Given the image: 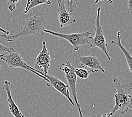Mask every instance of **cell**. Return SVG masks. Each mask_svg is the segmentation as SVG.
I'll return each instance as SVG.
<instances>
[{"label":"cell","mask_w":132,"mask_h":117,"mask_svg":"<svg viewBox=\"0 0 132 117\" xmlns=\"http://www.w3.org/2000/svg\"><path fill=\"white\" fill-rule=\"evenodd\" d=\"M27 14L19 32L8 35L3 33L0 34V38H4L9 42H14L29 36L43 37L46 27L45 14L35 9L29 11Z\"/></svg>","instance_id":"1"},{"label":"cell","mask_w":132,"mask_h":117,"mask_svg":"<svg viewBox=\"0 0 132 117\" xmlns=\"http://www.w3.org/2000/svg\"><path fill=\"white\" fill-rule=\"evenodd\" d=\"M113 82L116 90L114 95L115 105L112 107L110 114L112 116L116 112L119 111L120 114H124L129 109H132L131 92L132 90L131 83H123L115 77Z\"/></svg>","instance_id":"2"},{"label":"cell","mask_w":132,"mask_h":117,"mask_svg":"<svg viewBox=\"0 0 132 117\" xmlns=\"http://www.w3.org/2000/svg\"><path fill=\"white\" fill-rule=\"evenodd\" d=\"M0 60L4 61L10 68H21L30 72L42 78L45 81H47V79L45 77L43 72L38 71L32 66L28 65L24 61L23 58L18 51L14 49L9 52H5L0 55Z\"/></svg>","instance_id":"3"},{"label":"cell","mask_w":132,"mask_h":117,"mask_svg":"<svg viewBox=\"0 0 132 117\" xmlns=\"http://www.w3.org/2000/svg\"><path fill=\"white\" fill-rule=\"evenodd\" d=\"M44 32L46 33L51 34L53 36L67 41L68 42L70 43L75 51H77L79 50L80 46L87 45H89V40L92 38V33L89 31L69 34L59 33L46 29H44Z\"/></svg>","instance_id":"4"},{"label":"cell","mask_w":132,"mask_h":117,"mask_svg":"<svg viewBox=\"0 0 132 117\" xmlns=\"http://www.w3.org/2000/svg\"><path fill=\"white\" fill-rule=\"evenodd\" d=\"M101 11V7L97 8V15L95 20V34L94 37H92V38L89 40V45L90 48L97 47V48H98L100 50H101L107 57L108 61H110L112 59L108 53V51H107L108 44L106 43L105 37L100 23Z\"/></svg>","instance_id":"5"},{"label":"cell","mask_w":132,"mask_h":117,"mask_svg":"<svg viewBox=\"0 0 132 117\" xmlns=\"http://www.w3.org/2000/svg\"><path fill=\"white\" fill-rule=\"evenodd\" d=\"M34 67L36 70L43 72L45 74H47L52 62L51 57L50 56L45 41L42 42V49L38 55L34 60Z\"/></svg>","instance_id":"6"},{"label":"cell","mask_w":132,"mask_h":117,"mask_svg":"<svg viewBox=\"0 0 132 117\" xmlns=\"http://www.w3.org/2000/svg\"><path fill=\"white\" fill-rule=\"evenodd\" d=\"M77 61L80 63V68H88L90 69V72L93 73H97L99 71H101L103 73L109 75L101 64L98 58L95 54H91L85 56H81L79 55V59L77 61H75V63Z\"/></svg>","instance_id":"7"},{"label":"cell","mask_w":132,"mask_h":117,"mask_svg":"<svg viewBox=\"0 0 132 117\" xmlns=\"http://www.w3.org/2000/svg\"><path fill=\"white\" fill-rule=\"evenodd\" d=\"M45 77L47 79L46 86L48 87H53L59 92L61 95L65 96L72 105H75V103L70 95L69 85L65 84L64 82L60 80L57 77L53 75L45 74Z\"/></svg>","instance_id":"8"},{"label":"cell","mask_w":132,"mask_h":117,"mask_svg":"<svg viewBox=\"0 0 132 117\" xmlns=\"http://www.w3.org/2000/svg\"><path fill=\"white\" fill-rule=\"evenodd\" d=\"M75 62H71L70 64V72L68 74H65V78L68 82L69 87L71 91V93L73 94V96L74 98V102L77 107L79 113V117H85L83 114V111L81 109L80 104L78 102V100L77 98V76L75 74L74 72V64Z\"/></svg>","instance_id":"9"},{"label":"cell","mask_w":132,"mask_h":117,"mask_svg":"<svg viewBox=\"0 0 132 117\" xmlns=\"http://www.w3.org/2000/svg\"><path fill=\"white\" fill-rule=\"evenodd\" d=\"M57 11L58 14V20L61 28L67 27L74 24L76 21L71 13L68 11L62 0L57 1Z\"/></svg>","instance_id":"10"},{"label":"cell","mask_w":132,"mask_h":117,"mask_svg":"<svg viewBox=\"0 0 132 117\" xmlns=\"http://www.w3.org/2000/svg\"><path fill=\"white\" fill-rule=\"evenodd\" d=\"M2 90H4L7 95V102L9 104V107L10 112L14 117H22V113L20 110L15 103V101L12 96L11 91V83L9 81L6 80L4 82L2 86Z\"/></svg>","instance_id":"11"},{"label":"cell","mask_w":132,"mask_h":117,"mask_svg":"<svg viewBox=\"0 0 132 117\" xmlns=\"http://www.w3.org/2000/svg\"><path fill=\"white\" fill-rule=\"evenodd\" d=\"M111 43L114 44V45L117 46L119 49L121 50L122 52L125 56V58L126 59L127 63L128 66L129 71L130 72H132V58L130 55V53L129 52L128 50L125 48L122 45L121 42V38H120V32L118 31L116 34V40L115 41H112Z\"/></svg>","instance_id":"12"},{"label":"cell","mask_w":132,"mask_h":117,"mask_svg":"<svg viewBox=\"0 0 132 117\" xmlns=\"http://www.w3.org/2000/svg\"><path fill=\"white\" fill-rule=\"evenodd\" d=\"M45 4L47 5H50L51 4V2L50 0H31L28 5V7L26 10L24 11V14H27L28 11H30L31 9L36 7L38 6Z\"/></svg>","instance_id":"13"},{"label":"cell","mask_w":132,"mask_h":117,"mask_svg":"<svg viewBox=\"0 0 132 117\" xmlns=\"http://www.w3.org/2000/svg\"><path fill=\"white\" fill-rule=\"evenodd\" d=\"M68 11L73 12L77 7L78 0H62Z\"/></svg>","instance_id":"14"},{"label":"cell","mask_w":132,"mask_h":117,"mask_svg":"<svg viewBox=\"0 0 132 117\" xmlns=\"http://www.w3.org/2000/svg\"><path fill=\"white\" fill-rule=\"evenodd\" d=\"M74 72L77 77L81 79H87L88 78L90 71H87V69H85L83 68H75Z\"/></svg>","instance_id":"15"},{"label":"cell","mask_w":132,"mask_h":117,"mask_svg":"<svg viewBox=\"0 0 132 117\" xmlns=\"http://www.w3.org/2000/svg\"><path fill=\"white\" fill-rule=\"evenodd\" d=\"M20 0H7V7L10 12L14 11L16 9V4Z\"/></svg>","instance_id":"16"},{"label":"cell","mask_w":132,"mask_h":117,"mask_svg":"<svg viewBox=\"0 0 132 117\" xmlns=\"http://www.w3.org/2000/svg\"><path fill=\"white\" fill-rule=\"evenodd\" d=\"M13 49H14V48H12V47H6L0 42V55L2 54V53H5V52H10L11 50H12Z\"/></svg>","instance_id":"17"},{"label":"cell","mask_w":132,"mask_h":117,"mask_svg":"<svg viewBox=\"0 0 132 117\" xmlns=\"http://www.w3.org/2000/svg\"><path fill=\"white\" fill-rule=\"evenodd\" d=\"M131 12H132V0H128L127 12L128 14L131 15Z\"/></svg>","instance_id":"18"},{"label":"cell","mask_w":132,"mask_h":117,"mask_svg":"<svg viewBox=\"0 0 132 117\" xmlns=\"http://www.w3.org/2000/svg\"><path fill=\"white\" fill-rule=\"evenodd\" d=\"M100 2H108L110 4H112V0H95V4H98Z\"/></svg>","instance_id":"19"},{"label":"cell","mask_w":132,"mask_h":117,"mask_svg":"<svg viewBox=\"0 0 132 117\" xmlns=\"http://www.w3.org/2000/svg\"><path fill=\"white\" fill-rule=\"evenodd\" d=\"M0 32H2L4 34H6V35H8V34H10V32L3 29L1 27H0Z\"/></svg>","instance_id":"20"},{"label":"cell","mask_w":132,"mask_h":117,"mask_svg":"<svg viewBox=\"0 0 132 117\" xmlns=\"http://www.w3.org/2000/svg\"><path fill=\"white\" fill-rule=\"evenodd\" d=\"M101 117H111V116L110 115V114L109 113H108L106 112H105L102 115V116Z\"/></svg>","instance_id":"21"},{"label":"cell","mask_w":132,"mask_h":117,"mask_svg":"<svg viewBox=\"0 0 132 117\" xmlns=\"http://www.w3.org/2000/svg\"><path fill=\"white\" fill-rule=\"evenodd\" d=\"M30 1H31V0H27V4H26V7H25L24 11L26 10L27 9V8H28V5H29V2H30Z\"/></svg>","instance_id":"22"},{"label":"cell","mask_w":132,"mask_h":117,"mask_svg":"<svg viewBox=\"0 0 132 117\" xmlns=\"http://www.w3.org/2000/svg\"><path fill=\"white\" fill-rule=\"evenodd\" d=\"M21 115H22V117H26V116H24L23 114V113H22V114H21Z\"/></svg>","instance_id":"23"},{"label":"cell","mask_w":132,"mask_h":117,"mask_svg":"<svg viewBox=\"0 0 132 117\" xmlns=\"http://www.w3.org/2000/svg\"><path fill=\"white\" fill-rule=\"evenodd\" d=\"M1 69V65H0V69Z\"/></svg>","instance_id":"24"}]
</instances>
